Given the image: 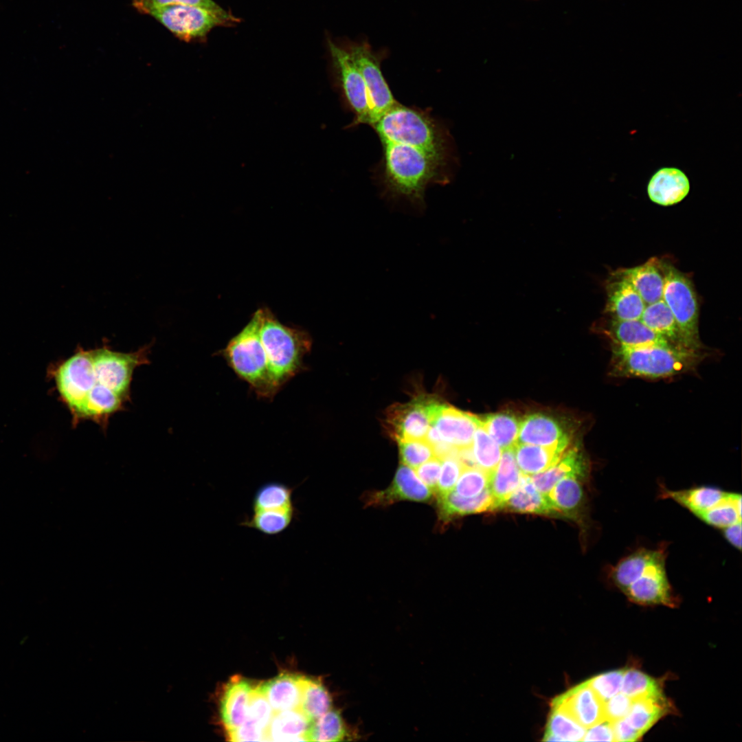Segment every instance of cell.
Segmentation results:
<instances>
[{
  "label": "cell",
  "instance_id": "obj_1",
  "mask_svg": "<svg viewBox=\"0 0 742 742\" xmlns=\"http://www.w3.org/2000/svg\"><path fill=\"white\" fill-rule=\"evenodd\" d=\"M150 346L132 352L112 350L105 343L80 348L55 372L58 392L75 423L90 420L106 430L109 419L131 401L135 370L149 363Z\"/></svg>",
  "mask_w": 742,
  "mask_h": 742
},
{
  "label": "cell",
  "instance_id": "obj_2",
  "mask_svg": "<svg viewBox=\"0 0 742 742\" xmlns=\"http://www.w3.org/2000/svg\"><path fill=\"white\" fill-rule=\"evenodd\" d=\"M387 192L422 207L427 186L449 181L444 174L447 157L409 145L382 143Z\"/></svg>",
  "mask_w": 742,
  "mask_h": 742
},
{
  "label": "cell",
  "instance_id": "obj_3",
  "mask_svg": "<svg viewBox=\"0 0 742 742\" xmlns=\"http://www.w3.org/2000/svg\"><path fill=\"white\" fill-rule=\"evenodd\" d=\"M666 556L664 546L638 549L611 568L610 578L635 603L675 607L678 600L667 576Z\"/></svg>",
  "mask_w": 742,
  "mask_h": 742
},
{
  "label": "cell",
  "instance_id": "obj_4",
  "mask_svg": "<svg viewBox=\"0 0 742 742\" xmlns=\"http://www.w3.org/2000/svg\"><path fill=\"white\" fill-rule=\"evenodd\" d=\"M611 346L610 374L615 377L666 378L694 369L705 358L701 350L674 345Z\"/></svg>",
  "mask_w": 742,
  "mask_h": 742
},
{
  "label": "cell",
  "instance_id": "obj_5",
  "mask_svg": "<svg viewBox=\"0 0 742 742\" xmlns=\"http://www.w3.org/2000/svg\"><path fill=\"white\" fill-rule=\"evenodd\" d=\"M260 335L270 379L277 393L305 368L303 360L311 350L312 339L307 332L282 324L267 308L262 309Z\"/></svg>",
  "mask_w": 742,
  "mask_h": 742
},
{
  "label": "cell",
  "instance_id": "obj_6",
  "mask_svg": "<svg viewBox=\"0 0 742 742\" xmlns=\"http://www.w3.org/2000/svg\"><path fill=\"white\" fill-rule=\"evenodd\" d=\"M382 143L409 145L448 157L449 137L425 111L397 103L372 125Z\"/></svg>",
  "mask_w": 742,
  "mask_h": 742
},
{
  "label": "cell",
  "instance_id": "obj_7",
  "mask_svg": "<svg viewBox=\"0 0 742 742\" xmlns=\"http://www.w3.org/2000/svg\"><path fill=\"white\" fill-rule=\"evenodd\" d=\"M262 309L256 311L242 330L218 353L258 397L272 398L276 394L267 369L260 330Z\"/></svg>",
  "mask_w": 742,
  "mask_h": 742
},
{
  "label": "cell",
  "instance_id": "obj_8",
  "mask_svg": "<svg viewBox=\"0 0 742 742\" xmlns=\"http://www.w3.org/2000/svg\"><path fill=\"white\" fill-rule=\"evenodd\" d=\"M660 267L664 276L662 300L675 317L687 347L701 350L699 304L690 280L669 263L660 260Z\"/></svg>",
  "mask_w": 742,
  "mask_h": 742
},
{
  "label": "cell",
  "instance_id": "obj_9",
  "mask_svg": "<svg viewBox=\"0 0 742 742\" xmlns=\"http://www.w3.org/2000/svg\"><path fill=\"white\" fill-rule=\"evenodd\" d=\"M341 45L350 55L366 85L372 126L385 112L398 102L382 74L381 62L385 54L375 52L366 41H344Z\"/></svg>",
  "mask_w": 742,
  "mask_h": 742
},
{
  "label": "cell",
  "instance_id": "obj_10",
  "mask_svg": "<svg viewBox=\"0 0 742 742\" xmlns=\"http://www.w3.org/2000/svg\"><path fill=\"white\" fill-rule=\"evenodd\" d=\"M143 14L151 16L186 42L203 40L214 27L231 23L210 10L184 4L153 7Z\"/></svg>",
  "mask_w": 742,
  "mask_h": 742
},
{
  "label": "cell",
  "instance_id": "obj_11",
  "mask_svg": "<svg viewBox=\"0 0 742 742\" xmlns=\"http://www.w3.org/2000/svg\"><path fill=\"white\" fill-rule=\"evenodd\" d=\"M441 403L429 396H419L405 403L388 408L385 427L397 442L425 439L434 416Z\"/></svg>",
  "mask_w": 742,
  "mask_h": 742
},
{
  "label": "cell",
  "instance_id": "obj_12",
  "mask_svg": "<svg viewBox=\"0 0 742 742\" xmlns=\"http://www.w3.org/2000/svg\"><path fill=\"white\" fill-rule=\"evenodd\" d=\"M328 47L337 82L347 102L355 115L352 126L370 125V111L366 85L350 55L341 43L328 39Z\"/></svg>",
  "mask_w": 742,
  "mask_h": 742
},
{
  "label": "cell",
  "instance_id": "obj_13",
  "mask_svg": "<svg viewBox=\"0 0 742 742\" xmlns=\"http://www.w3.org/2000/svg\"><path fill=\"white\" fill-rule=\"evenodd\" d=\"M551 706L563 710L585 729L605 720L604 701L587 681L554 698Z\"/></svg>",
  "mask_w": 742,
  "mask_h": 742
},
{
  "label": "cell",
  "instance_id": "obj_14",
  "mask_svg": "<svg viewBox=\"0 0 742 742\" xmlns=\"http://www.w3.org/2000/svg\"><path fill=\"white\" fill-rule=\"evenodd\" d=\"M481 424L482 418L441 403L431 425L442 441L461 449L471 447L475 431Z\"/></svg>",
  "mask_w": 742,
  "mask_h": 742
},
{
  "label": "cell",
  "instance_id": "obj_15",
  "mask_svg": "<svg viewBox=\"0 0 742 742\" xmlns=\"http://www.w3.org/2000/svg\"><path fill=\"white\" fill-rule=\"evenodd\" d=\"M433 492L418 477L416 473L405 464H401L390 486L384 491L369 495L370 505H389L397 501L409 500L429 503Z\"/></svg>",
  "mask_w": 742,
  "mask_h": 742
},
{
  "label": "cell",
  "instance_id": "obj_16",
  "mask_svg": "<svg viewBox=\"0 0 742 742\" xmlns=\"http://www.w3.org/2000/svg\"><path fill=\"white\" fill-rule=\"evenodd\" d=\"M612 276L605 286V313L612 319H640L645 303L628 282L614 274Z\"/></svg>",
  "mask_w": 742,
  "mask_h": 742
},
{
  "label": "cell",
  "instance_id": "obj_17",
  "mask_svg": "<svg viewBox=\"0 0 742 742\" xmlns=\"http://www.w3.org/2000/svg\"><path fill=\"white\" fill-rule=\"evenodd\" d=\"M614 275L628 282L646 305L662 299L664 276L660 267V260L653 258L638 266L620 269Z\"/></svg>",
  "mask_w": 742,
  "mask_h": 742
},
{
  "label": "cell",
  "instance_id": "obj_18",
  "mask_svg": "<svg viewBox=\"0 0 742 742\" xmlns=\"http://www.w3.org/2000/svg\"><path fill=\"white\" fill-rule=\"evenodd\" d=\"M517 443L567 447L569 438L554 419L543 414H532L520 422Z\"/></svg>",
  "mask_w": 742,
  "mask_h": 742
},
{
  "label": "cell",
  "instance_id": "obj_19",
  "mask_svg": "<svg viewBox=\"0 0 742 742\" xmlns=\"http://www.w3.org/2000/svg\"><path fill=\"white\" fill-rule=\"evenodd\" d=\"M253 687L246 679L234 676L226 684L220 701V715L226 732L239 727L245 720Z\"/></svg>",
  "mask_w": 742,
  "mask_h": 742
},
{
  "label": "cell",
  "instance_id": "obj_20",
  "mask_svg": "<svg viewBox=\"0 0 742 742\" xmlns=\"http://www.w3.org/2000/svg\"><path fill=\"white\" fill-rule=\"evenodd\" d=\"M437 506L439 519L442 522L456 517L499 509V505L488 487L471 497H461L452 491L437 495Z\"/></svg>",
  "mask_w": 742,
  "mask_h": 742
},
{
  "label": "cell",
  "instance_id": "obj_21",
  "mask_svg": "<svg viewBox=\"0 0 742 742\" xmlns=\"http://www.w3.org/2000/svg\"><path fill=\"white\" fill-rule=\"evenodd\" d=\"M689 190L690 184L686 175L673 168L658 170L651 179L647 188L650 199L664 206L680 202Z\"/></svg>",
  "mask_w": 742,
  "mask_h": 742
},
{
  "label": "cell",
  "instance_id": "obj_22",
  "mask_svg": "<svg viewBox=\"0 0 742 742\" xmlns=\"http://www.w3.org/2000/svg\"><path fill=\"white\" fill-rule=\"evenodd\" d=\"M607 324L606 332L614 344L629 348L673 345L649 328L640 319H610Z\"/></svg>",
  "mask_w": 742,
  "mask_h": 742
},
{
  "label": "cell",
  "instance_id": "obj_23",
  "mask_svg": "<svg viewBox=\"0 0 742 742\" xmlns=\"http://www.w3.org/2000/svg\"><path fill=\"white\" fill-rule=\"evenodd\" d=\"M584 478L576 475L567 476L549 492L548 498L559 515L573 519L581 517L585 502Z\"/></svg>",
  "mask_w": 742,
  "mask_h": 742
},
{
  "label": "cell",
  "instance_id": "obj_24",
  "mask_svg": "<svg viewBox=\"0 0 742 742\" xmlns=\"http://www.w3.org/2000/svg\"><path fill=\"white\" fill-rule=\"evenodd\" d=\"M302 677L284 673L259 685L274 712L299 708Z\"/></svg>",
  "mask_w": 742,
  "mask_h": 742
},
{
  "label": "cell",
  "instance_id": "obj_25",
  "mask_svg": "<svg viewBox=\"0 0 742 742\" xmlns=\"http://www.w3.org/2000/svg\"><path fill=\"white\" fill-rule=\"evenodd\" d=\"M728 493L710 486L677 491L669 490L665 486L660 488L661 497L675 501L697 517L719 504Z\"/></svg>",
  "mask_w": 742,
  "mask_h": 742
},
{
  "label": "cell",
  "instance_id": "obj_26",
  "mask_svg": "<svg viewBox=\"0 0 742 742\" xmlns=\"http://www.w3.org/2000/svg\"><path fill=\"white\" fill-rule=\"evenodd\" d=\"M500 509L521 513L559 515L548 496L538 491L530 475L524 474L519 486L502 504Z\"/></svg>",
  "mask_w": 742,
  "mask_h": 742
},
{
  "label": "cell",
  "instance_id": "obj_27",
  "mask_svg": "<svg viewBox=\"0 0 742 742\" xmlns=\"http://www.w3.org/2000/svg\"><path fill=\"white\" fill-rule=\"evenodd\" d=\"M587 473L586 462L576 448L565 451L559 461L547 470L530 476L535 487L545 495L561 479L572 475L585 477Z\"/></svg>",
  "mask_w": 742,
  "mask_h": 742
},
{
  "label": "cell",
  "instance_id": "obj_28",
  "mask_svg": "<svg viewBox=\"0 0 742 742\" xmlns=\"http://www.w3.org/2000/svg\"><path fill=\"white\" fill-rule=\"evenodd\" d=\"M567 447H543L517 443L513 447L517 464L522 474L532 475L541 473L561 458Z\"/></svg>",
  "mask_w": 742,
  "mask_h": 742
},
{
  "label": "cell",
  "instance_id": "obj_29",
  "mask_svg": "<svg viewBox=\"0 0 742 742\" xmlns=\"http://www.w3.org/2000/svg\"><path fill=\"white\" fill-rule=\"evenodd\" d=\"M522 475L517 464L513 449H504L498 464L490 473L488 486L499 505V509L517 488Z\"/></svg>",
  "mask_w": 742,
  "mask_h": 742
},
{
  "label": "cell",
  "instance_id": "obj_30",
  "mask_svg": "<svg viewBox=\"0 0 742 742\" xmlns=\"http://www.w3.org/2000/svg\"><path fill=\"white\" fill-rule=\"evenodd\" d=\"M311 721L299 709L274 712L267 730V741H306Z\"/></svg>",
  "mask_w": 742,
  "mask_h": 742
},
{
  "label": "cell",
  "instance_id": "obj_31",
  "mask_svg": "<svg viewBox=\"0 0 742 742\" xmlns=\"http://www.w3.org/2000/svg\"><path fill=\"white\" fill-rule=\"evenodd\" d=\"M640 319L672 344L688 348L675 317L662 299L646 305Z\"/></svg>",
  "mask_w": 742,
  "mask_h": 742
},
{
  "label": "cell",
  "instance_id": "obj_32",
  "mask_svg": "<svg viewBox=\"0 0 742 742\" xmlns=\"http://www.w3.org/2000/svg\"><path fill=\"white\" fill-rule=\"evenodd\" d=\"M240 525L254 529L268 536H273L285 531L297 517V508L279 510L251 511Z\"/></svg>",
  "mask_w": 742,
  "mask_h": 742
},
{
  "label": "cell",
  "instance_id": "obj_33",
  "mask_svg": "<svg viewBox=\"0 0 742 742\" xmlns=\"http://www.w3.org/2000/svg\"><path fill=\"white\" fill-rule=\"evenodd\" d=\"M295 487L279 482H269L260 486L254 493L251 509L279 510L296 508L293 494Z\"/></svg>",
  "mask_w": 742,
  "mask_h": 742
},
{
  "label": "cell",
  "instance_id": "obj_34",
  "mask_svg": "<svg viewBox=\"0 0 742 742\" xmlns=\"http://www.w3.org/2000/svg\"><path fill=\"white\" fill-rule=\"evenodd\" d=\"M299 709L311 721L332 709L331 698L322 682L302 676Z\"/></svg>",
  "mask_w": 742,
  "mask_h": 742
},
{
  "label": "cell",
  "instance_id": "obj_35",
  "mask_svg": "<svg viewBox=\"0 0 742 742\" xmlns=\"http://www.w3.org/2000/svg\"><path fill=\"white\" fill-rule=\"evenodd\" d=\"M669 708L667 701L642 698L633 699L625 719L642 736Z\"/></svg>",
  "mask_w": 742,
  "mask_h": 742
},
{
  "label": "cell",
  "instance_id": "obj_36",
  "mask_svg": "<svg viewBox=\"0 0 742 742\" xmlns=\"http://www.w3.org/2000/svg\"><path fill=\"white\" fill-rule=\"evenodd\" d=\"M520 422L508 413H497L482 418V426L502 449H513L517 442Z\"/></svg>",
  "mask_w": 742,
  "mask_h": 742
},
{
  "label": "cell",
  "instance_id": "obj_37",
  "mask_svg": "<svg viewBox=\"0 0 742 742\" xmlns=\"http://www.w3.org/2000/svg\"><path fill=\"white\" fill-rule=\"evenodd\" d=\"M586 730L563 710L552 707L543 740L579 741L583 740Z\"/></svg>",
  "mask_w": 742,
  "mask_h": 742
},
{
  "label": "cell",
  "instance_id": "obj_38",
  "mask_svg": "<svg viewBox=\"0 0 742 742\" xmlns=\"http://www.w3.org/2000/svg\"><path fill=\"white\" fill-rule=\"evenodd\" d=\"M621 691L631 700L642 698L666 701L659 682L642 671L633 668L625 669Z\"/></svg>",
  "mask_w": 742,
  "mask_h": 742
},
{
  "label": "cell",
  "instance_id": "obj_39",
  "mask_svg": "<svg viewBox=\"0 0 742 742\" xmlns=\"http://www.w3.org/2000/svg\"><path fill=\"white\" fill-rule=\"evenodd\" d=\"M347 735L340 714L330 709L313 721L306 734V741H339Z\"/></svg>",
  "mask_w": 742,
  "mask_h": 742
},
{
  "label": "cell",
  "instance_id": "obj_40",
  "mask_svg": "<svg viewBox=\"0 0 742 742\" xmlns=\"http://www.w3.org/2000/svg\"><path fill=\"white\" fill-rule=\"evenodd\" d=\"M698 518L711 526L721 529L741 521V494L729 492L719 504Z\"/></svg>",
  "mask_w": 742,
  "mask_h": 742
},
{
  "label": "cell",
  "instance_id": "obj_41",
  "mask_svg": "<svg viewBox=\"0 0 742 742\" xmlns=\"http://www.w3.org/2000/svg\"><path fill=\"white\" fill-rule=\"evenodd\" d=\"M502 450L481 424L475 431L471 445V451L477 466L491 473L500 460Z\"/></svg>",
  "mask_w": 742,
  "mask_h": 742
},
{
  "label": "cell",
  "instance_id": "obj_42",
  "mask_svg": "<svg viewBox=\"0 0 742 742\" xmlns=\"http://www.w3.org/2000/svg\"><path fill=\"white\" fill-rule=\"evenodd\" d=\"M490 472L477 466H465L455 487V493L465 497L481 493L488 486Z\"/></svg>",
  "mask_w": 742,
  "mask_h": 742
},
{
  "label": "cell",
  "instance_id": "obj_43",
  "mask_svg": "<svg viewBox=\"0 0 742 742\" xmlns=\"http://www.w3.org/2000/svg\"><path fill=\"white\" fill-rule=\"evenodd\" d=\"M273 713L274 710L260 686L253 688L249 700L245 720L267 732Z\"/></svg>",
  "mask_w": 742,
  "mask_h": 742
},
{
  "label": "cell",
  "instance_id": "obj_44",
  "mask_svg": "<svg viewBox=\"0 0 742 742\" xmlns=\"http://www.w3.org/2000/svg\"><path fill=\"white\" fill-rule=\"evenodd\" d=\"M402 464L416 469L434 457L432 446L425 439L403 440L398 442Z\"/></svg>",
  "mask_w": 742,
  "mask_h": 742
},
{
  "label": "cell",
  "instance_id": "obj_45",
  "mask_svg": "<svg viewBox=\"0 0 742 742\" xmlns=\"http://www.w3.org/2000/svg\"><path fill=\"white\" fill-rule=\"evenodd\" d=\"M172 4H184L201 7L218 14L231 23L237 21V19L212 0H133L132 2L133 6L142 14L150 8Z\"/></svg>",
  "mask_w": 742,
  "mask_h": 742
},
{
  "label": "cell",
  "instance_id": "obj_46",
  "mask_svg": "<svg viewBox=\"0 0 742 742\" xmlns=\"http://www.w3.org/2000/svg\"><path fill=\"white\" fill-rule=\"evenodd\" d=\"M625 669L609 671L587 680L588 684L605 702L621 690Z\"/></svg>",
  "mask_w": 742,
  "mask_h": 742
},
{
  "label": "cell",
  "instance_id": "obj_47",
  "mask_svg": "<svg viewBox=\"0 0 742 742\" xmlns=\"http://www.w3.org/2000/svg\"><path fill=\"white\" fill-rule=\"evenodd\" d=\"M464 467L458 456L443 459L442 460L440 479L436 491V495H444L451 491Z\"/></svg>",
  "mask_w": 742,
  "mask_h": 742
},
{
  "label": "cell",
  "instance_id": "obj_48",
  "mask_svg": "<svg viewBox=\"0 0 742 742\" xmlns=\"http://www.w3.org/2000/svg\"><path fill=\"white\" fill-rule=\"evenodd\" d=\"M632 700L623 693H618L604 702L605 720L611 723L625 718Z\"/></svg>",
  "mask_w": 742,
  "mask_h": 742
},
{
  "label": "cell",
  "instance_id": "obj_49",
  "mask_svg": "<svg viewBox=\"0 0 742 742\" xmlns=\"http://www.w3.org/2000/svg\"><path fill=\"white\" fill-rule=\"evenodd\" d=\"M232 741H267V732L250 722L245 720L237 728L227 732Z\"/></svg>",
  "mask_w": 742,
  "mask_h": 742
},
{
  "label": "cell",
  "instance_id": "obj_50",
  "mask_svg": "<svg viewBox=\"0 0 742 742\" xmlns=\"http://www.w3.org/2000/svg\"><path fill=\"white\" fill-rule=\"evenodd\" d=\"M442 460L434 456L416 469V475L434 493L436 491Z\"/></svg>",
  "mask_w": 742,
  "mask_h": 742
},
{
  "label": "cell",
  "instance_id": "obj_51",
  "mask_svg": "<svg viewBox=\"0 0 742 742\" xmlns=\"http://www.w3.org/2000/svg\"><path fill=\"white\" fill-rule=\"evenodd\" d=\"M583 741H615L612 723L605 720L586 730Z\"/></svg>",
  "mask_w": 742,
  "mask_h": 742
},
{
  "label": "cell",
  "instance_id": "obj_52",
  "mask_svg": "<svg viewBox=\"0 0 742 742\" xmlns=\"http://www.w3.org/2000/svg\"><path fill=\"white\" fill-rule=\"evenodd\" d=\"M615 741H636L642 735L625 718L612 723Z\"/></svg>",
  "mask_w": 742,
  "mask_h": 742
},
{
  "label": "cell",
  "instance_id": "obj_53",
  "mask_svg": "<svg viewBox=\"0 0 742 742\" xmlns=\"http://www.w3.org/2000/svg\"><path fill=\"white\" fill-rule=\"evenodd\" d=\"M725 539L734 548L741 549V521L723 528Z\"/></svg>",
  "mask_w": 742,
  "mask_h": 742
}]
</instances>
